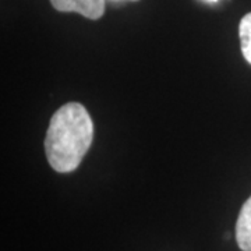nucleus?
Returning a JSON list of instances; mask_svg holds the SVG:
<instances>
[{"mask_svg": "<svg viewBox=\"0 0 251 251\" xmlns=\"http://www.w3.org/2000/svg\"><path fill=\"white\" fill-rule=\"evenodd\" d=\"M94 140V123L81 103L70 102L57 109L48 127L45 152L49 165L59 173L80 166Z\"/></svg>", "mask_w": 251, "mask_h": 251, "instance_id": "f257e3e1", "label": "nucleus"}, {"mask_svg": "<svg viewBox=\"0 0 251 251\" xmlns=\"http://www.w3.org/2000/svg\"><path fill=\"white\" fill-rule=\"evenodd\" d=\"M52 6L62 13H78L90 20H98L105 13V0H50Z\"/></svg>", "mask_w": 251, "mask_h": 251, "instance_id": "f03ea898", "label": "nucleus"}, {"mask_svg": "<svg viewBox=\"0 0 251 251\" xmlns=\"http://www.w3.org/2000/svg\"><path fill=\"white\" fill-rule=\"evenodd\" d=\"M236 240L243 251H251V197L243 204L236 224Z\"/></svg>", "mask_w": 251, "mask_h": 251, "instance_id": "7ed1b4c3", "label": "nucleus"}, {"mask_svg": "<svg viewBox=\"0 0 251 251\" xmlns=\"http://www.w3.org/2000/svg\"><path fill=\"white\" fill-rule=\"evenodd\" d=\"M239 36L242 42L243 56L251 64V13L242 18L239 25Z\"/></svg>", "mask_w": 251, "mask_h": 251, "instance_id": "20e7f679", "label": "nucleus"}, {"mask_svg": "<svg viewBox=\"0 0 251 251\" xmlns=\"http://www.w3.org/2000/svg\"><path fill=\"white\" fill-rule=\"evenodd\" d=\"M208 1H218V0H208Z\"/></svg>", "mask_w": 251, "mask_h": 251, "instance_id": "39448f33", "label": "nucleus"}, {"mask_svg": "<svg viewBox=\"0 0 251 251\" xmlns=\"http://www.w3.org/2000/svg\"><path fill=\"white\" fill-rule=\"evenodd\" d=\"M133 1H135V0H133Z\"/></svg>", "mask_w": 251, "mask_h": 251, "instance_id": "423d86ee", "label": "nucleus"}]
</instances>
